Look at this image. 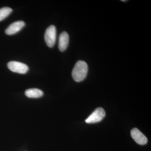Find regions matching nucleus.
Instances as JSON below:
<instances>
[{
	"instance_id": "8",
	"label": "nucleus",
	"mask_w": 151,
	"mask_h": 151,
	"mask_svg": "<svg viewBox=\"0 0 151 151\" xmlns=\"http://www.w3.org/2000/svg\"><path fill=\"white\" fill-rule=\"evenodd\" d=\"M26 96L29 98H37L41 97L43 95V92L38 89H29L25 92Z\"/></svg>"
},
{
	"instance_id": "9",
	"label": "nucleus",
	"mask_w": 151,
	"mask_h": 151,
	"mask_svg": "<svg viewBox=\"0 0 151 151\" xmlns=\"http://www.w3.org/2000/svg\"><path fill=\"white\" fill-rule=\"evenodd\" d=\"M12 11V9L7 7L0 9V22L9 16Z\"/></svg>"
},
{
	"instance_id": "2",
	"label": "nucleus",
	"mask_w": 151,
	"mask_h": 151,
	"mask_svg": "<svg viewBox=\"0 0 151 151\" xmlns=\"http://www.w3.org/2000/svg\"><path fill=\"white\" fill-rule=\"evenodd\" d=\"M56 39V27L53 25H51L45 31V40L47 46L49 47H52L54 46Z\"/></svg>"
},
{
	"instance_id": "5",
	"label": "nucleus",
	"mask_w": 151,
	"mask_h": 151,
	"mask_svg": "<svg viewBox=\"0 0 151 151\" xmlns=\"http://www.w3.org/2000/svg\"><path fill=\"white\" fill-rule=\"evenodd\" d=\"M131 134L132 138L139 145H143L147 142V139L146 136L137 128L132 129Z\"/></svg>"
},
{
	"instance_id": "6",
	"label": "nucleus",
	"mask_w": 151,
	"mask_h": 151,
	"mask_svg": "<svg viewBox=\"0 0 151 151\" xmlns=\"http://www.w3.org/2000/svg\"><path fill=\"white\" fill-rule=\"evenodd\" d=\"M24 26V22L22 21L14 22L10 25L6 29V34L9 35H13L20 31Z\"/></svg>"
},
{
	"instance_id": "4",
	"label": "nucleus",
	"mask_w": 151,
	"mask_h": 151,
	"mask_svg": "<svg viewBox=\"0 0 151 151\" xmlns=\"http://www.w3.org/2000/svg\"><path fill=\"white\" fill-rule=\"evenodd\" d=\"M7 66L11 71L15 73L24 74L28 71L29 68L26 64L18 61H10Z\"/></svg>"
},
{
	"instance_id": "1",
	"label": "nucleus",
	"mask_w": 151,
	"mask_h": 151,
	"mask_svg": "<svg viewBox=\"0 0 151 151\" xmlns=\"http://www.w3.org/2000/svg\"><path fill=\"white\" fill-rule=\"evenodd\" d=\"M88 67L87 63L83 60H78L76 63L72 71L73 80L76 82L83 81L88 73Z\"/></svg>"
},
{
	"instance_id": "10",
	"label": "nucleus",
	"mask_w": 151,
	"mask_h": 151,
	"mask_svg": "<svg viewBox=\"0 0 151 151\" xmlns=\"http://www.w3.org/2000/svg\"></svg>"
},
{
	"instance_id": "7",
	"label": "nucleus",
	"mask_w": 151,
	"mask_h": 151,
	"mask_svg": "<svg viewBox=\"0 0 151 151\" xmlns=\"http://www.w3.org/2000/svg\"><path fill=\"white\" fill-rule=\"evenodd\" d=\"M69 43V35L66 32H63L60 35L58 40V48L61 52L65 51Z\"/></svg>"
},
{
	"instance_id": "3",
	"label": "nucleus",
	"mask_w": 151,
	"mask_h": 151,
	"mask_svg": "<svg viewBox=\"0 0 151 151\" xmlns=\"http://www.w3.org/2000/svg\"><path fill=\"white\" fill-rule=\"evenodd\" d=\"M105 112L103 108H97L85 120V122L87 124H94L102 121L105 117Z\"/></svg>"
}]
</instances>
